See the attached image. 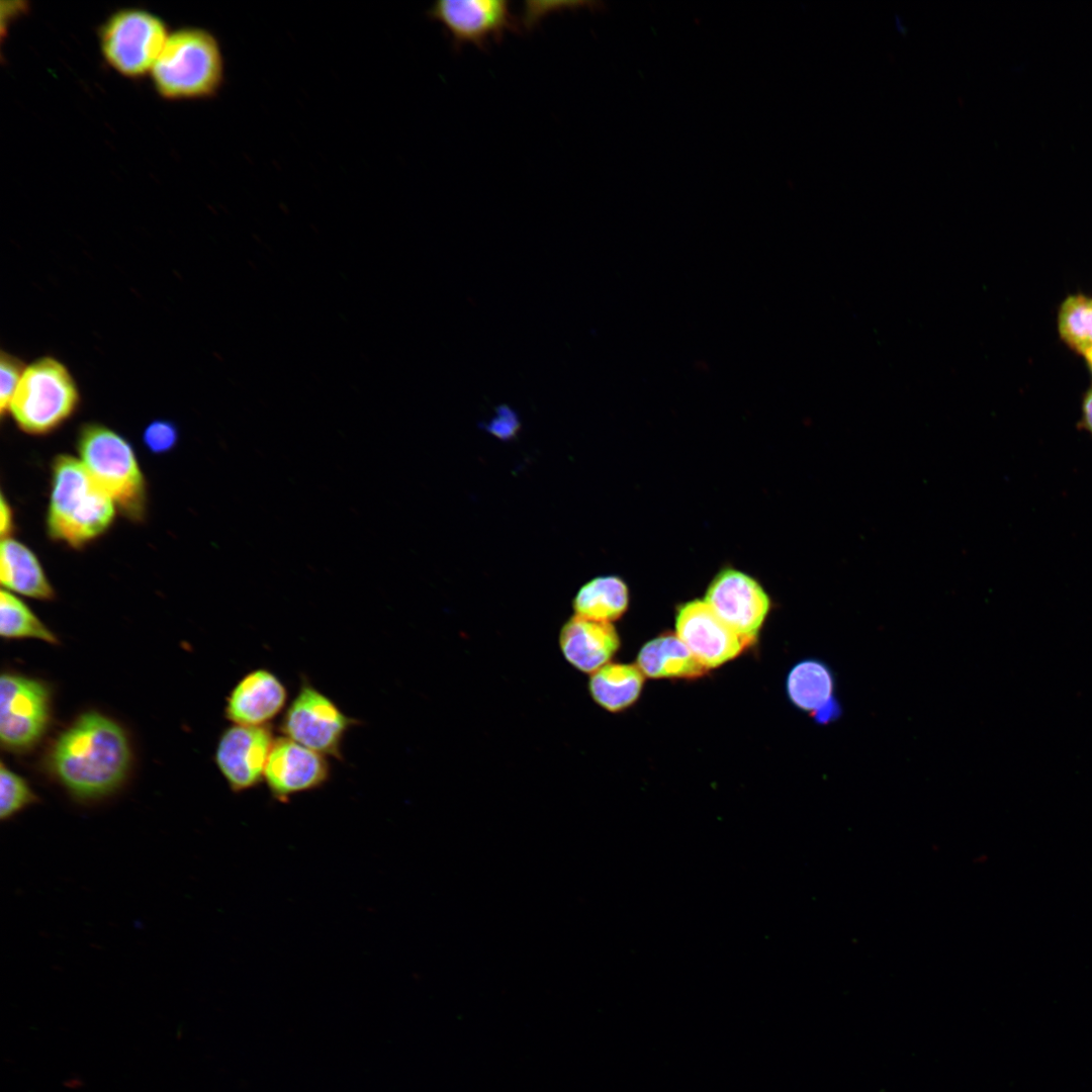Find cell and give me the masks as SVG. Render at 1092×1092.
<instances>
[{
    "label": "cell",
    "instance_id": "obj_23",
    "mask_svg": "<svg viewBox=\"0 0 1092 1092\" xmlns=\"http://www.w3.org/2000/svg\"><path fill=\"white\" fill-rule=\"evenodd\" d=\"M38 802L28 783L2 762L0 765V818L9 821Z\"/></svg>",
    "mask_w": 1092,
    "mask_h": 1092
},
{
    "label": "cell",
    "instance_id": "obj_17",
    "mask_svg": "<svg viewBox=\"0 0 1092 1092\" xmlns=\"http://www.w3.org/2000/svg\"><path fill=\"white\" fill-rule=\"evenodd\" d=\"M637 666L649 678H697L708 670L676 634H662L640 649Z\"/></svg>",
    "mask_w": 1092,
    "mask_h": 1092
},
{
    "label": "cell",
    "instance_id": "obj_25",
    "mask_svg": "<svg viewBox=\"0 0 1092 1092\" xmlns=\"http://www.w3.org/2000/svg\"><path fill=\"white\" fill-rule=\"evenodd\" d=\"M178 433L175 426L167 421H154L144 432L145 445L154 453H164L176 444Z\"/></svg>",
    "mask_w": 1092,
    "mask_h": 1092
},
{
    "label": "cell",
    "instance_id": "obj_10",
    "mask_svg": "<svg viewBox=\"0 0 1092 1092\" xmlns=\"http://www.w3.org/2000/svg\"><path fill=\"white\" fill-rule=\"evenodd\" d=\"M451 35L455 48L472 42L484 48L512 28L514 16L505 0H440L427 11Z\"/></svg>",
    "mask_w": 1092,
    "mask_h": 1092
},
{
    "label": "cell",
    "instance_id": "obj_27",
    "mask_svg": "<svg viewBox=\"0 0 1092 1092\" xmlns=\"http://www.w3.org/2000/svg\"><path fill=\"white\" fill-rule=\"evenodd\" d=\"M1082 423L1084 428L1092 434V387L1087 391L1083 400Z\"/></svg>",
    "mask_w": 1092,
    "mask_h": 1092
},
{
    "label": "cell",
    "instance_id": "obj_6",
    "mask_svg": "<svg viewBox=\"0 0 1092 1092\" xmlns=\"http://www.w3.org/2000/svg\"><path fill=\"white\" fill-rule=\"evenodd\" d=\"M78 402V388L67 367L42 357L25 367L8 412L23 431L46 434L66 421Z\"/></svg>",
    "mask_w": 1092,
    "mask_h": 1092
},
{
    "label": "cell",
    "instance_id": "obj_12",
    "mask_svg": "<svg viewBox=\"0 0 1092 1092\" xmlns=\"http://www.w3.org/2000/svg\"><path fill=\"white\" fill-rule=\"evenodd\" d=\"M274 740L266 725L234 724L221 734L215 762L234 792L249 790L262 782Z\"/></svg>",
    "mask_w": 1092,
    "mask_h": 1092
},
{
    "label": "cell",
    "instance_id": "obj_21",
    "mask_svg": "<svg viewBox=\"0 0 1092 1092\" xmlns=\"http://www.w3.org/2000/svg\"><path fill=\"white\" fill-rule=\"evenodd\" d=\"M0 634L7 639L34 638L51 644L58 638L18 598L5 589L0 594Z\"/></svg>",
    "mask_w": 1092,
    "mask_h": 1092
},
{
    "label": "cell",
    "instance_id": "obj_28",
    "mask_svg": "<svg viewBox=\"0 0 1092 1092\" xmlns=\"http://www.w3.org/2000/svg\"><path fill=\"white\" fill-rule=\"evenodd\" d=\"M12 526V515L9 505L2 497L1 499V534L4 537L8 535Z\"/></svg>",
    "mask_w": 1092,
    "mask_h": 1092
},
{
    "label": "cell",
    "instance_id": "obj_15",
    "mask_svg": "<svg viewBox=\"0 0 1092 1092\" xmlns=\"http://www.w3.org/2000/svg\"><path fill=\"white\" fill-rule=\"evenodd\" d=\"M559 646L569 664L592 674L609 663L620 647V638L611 623L575 615L561 627Z\"/></svg>",
    "mask_w": 1092,
    "mask_h": 1092
},
{
    "label": "cell",
    "instance_id": "obj_22",
    "mask_svg": "<svg viewBox=\"0 0 1092 1092\" xmlns=\"http://www.w3.org/2000/svg\"><path fill=\"white\" fill-rule=\"evenodd\" d=\"M1058 325L1066 344L1084 354L1092 347V298L1069 296L1060 307Z\"/></svg>",
    "mask_w": 1092,
    "mask_h": 1092
},
{
    "label": "cell",
    "instance_id": "obj_14",
    "mask_svg": "<svg viewBox=\"0 0 1092 1092\" xmlns=\"http://www.w3.org/2000/svg\"><path fill=\"white\" fill-rule=\"evenodd\" d=\"M286 700V689L273 672L255 669L231 692L225 716L236 725L264 726L281 712Z\"/></svg>",
    "mask_w": 1092,
    "mask_h": 1092
},
{
    "label": "cell",
    "instance_id": "obj_29",
    "mask_svg": "<svg viewBox=\"0 0 1092 1092\" xmlns=\"http://www.w3.org/2000/svg\"><path fill=\"white\" fill-rule=\"evenodd\" d=\"M1083 355H1084V357L1086 359V362H1087V364H1088V366H1089V368H1090V370L1092 372V347H1090L1087 351H1085V353Z\"/></svg>",
    "mask_w": 1092,
    "mask_h": 1092
},
{
    "label": "cell",
    "instance_id": "obj_3",
    "mask_svg": "<svg viewBox=\"0 0 1092 1092\" xmlns=\"http://www.w3.org/2000/svg\"><path fill=\"white\" fill-rule=\"evenodd\" d=\"M52 477L48 527L53 538L80 547L111 525L115 504L81 461L58 456Z\"/></svg>",
    "mask_w": 1092,
    "mask_h": 1092
},
{
    "label": "cell",
    "instance_id": "obj_1",
    "mask_svg": "<svg viewBox=\"0 0 1092 1092\" xmlns=\"http://www.w3.org/2000/svg\"><path fill=\"white\" fill-rule=\"evenodd\" d=\"M123 729L113 720L87 712L63 731L48 756L51 775L80 804H94L114 795L130 764Z\"/></svg>",
    "mask_w": 1092,
    "mask_h": 1092
},
{
    "label": "cell",
    "instance_id": "obj_7",
    "mask_svg": "<svg viewBox=\"0 0 1092 1092\" xmlns=\"http://www.w3.org/2000/svg\"><path fill=\"white\" fill-rule=\"evenodd\" d=\"M51 717V695L40 680L4 672L0 677V740L8 751L22 752L44 734Z\"/></svg>",
    "mask_w": 1092,
    "mask_h": 1092
},
{
    "label": "cell",
    "instance_id": "obj_18",
    "mask_svg": "<svg viewBox=\"0 0 1092 1092\" xmlns=\"http://www.w3.org/2000/svg\"><path fill=\"white\" fill-rule=\"evenodd\" d=\"M0 579L4 586L37 600H50L54 590L36 556L20 542L7 537L0 549Z\"/></svg>",
    "mask_w": 1092,
    "mask_h": 1092
},
{
    "label": "cell",
    "instance_id": "obj_2",
    "mask_svg": "<svg viewBox=\"0 0 1092 1092\" xmlns=\"http://www.w3.org/2000/svg\"><path fill=\"white\" fill-rule=\"evenodd\" d=\"M149 77L155 92L167 101L216 97L225 82V61L219 39L200 26L171 31Z\"/></svg>",
    "mask_w": 1092,
    "mask_h": 1092
},
{
    "label": "cell",
    "instance_id": "obj_20",
    "mask_svg": "<svg viewBox=\"0 0 1092 1092\" xmlns=\"http://www.w3.org/2000/svg\"><path fill=\"white\" fill-rule=\"evenodd\" d=\"M628 587L614 575L599 576L583 584L576 593L572 608L576 616L611 623L627 610Z\"/></svg>",
    "mask_w": 1092,
    "mask_h": 1092
},
{
    "label": "cell",
    "instance_id": "obj_16",
    "mask_svg": "<svg viewBox=\"0 0 1092 1092\" xmlns=\"http://www.w3.org/2000/svg\"><path fill=\"white\" fill-rule=\"evenodd\" d=\"M787 694L800 710L811 713L821 723L835 719L840 712L834 699V678L829 667L816 659H806L793 666L787 676Z\"/></svg>",
    "mask_w": 1092,
    "mask_h": 1092
},
{
    "label": "cell",
    "instance_id": "obj_4",
    "mask_svg": "<svg viewBox=\"0 0 1092 1092\" xmlns=\"http://www.w3.org/2000/svg\"><path fill=\"white\" fill-rule=\"evenodd\" d=\"M165 20L143 7L111 12L97 28L104 63L119 76L139 80L150 76L169 37Z\"/></svg>",
    "mask_w": 1092,
    "mask_h": 1092
},
{
    "label": "cell",
    "instance_id": "obj_11",
    "mask_svg": "<svg viewBox=\"0 0 1092 1092\" xmlns=\"http://www.w3.org/2000/svg\"><path fill=\"white\" fill-rule=\"evenodd\" d=\"M675 631L707 669L735 658L749 646L701 600L680 606L675 617Z\"/></svg>",
    "mask_w": 1092,
    "mask_h": 1092
},
{
    "label": "cell",
    "instance_id": "obj_19",
    "mask_svg": "<svg viewBox=\"0 0 1092 1092\" xmlns=\"http://www.w3.org/2000/svg\"><path fill=\"white\" fill-rule=\"evenodd\" d=\"M643 682L644 674L637 665L609 662L590 674L588 691L599 706L617 713L638 700Z\"/></svg>",
    "mask_w": 1092,
    "mask_h": 1092
},
{
    "label": "cell",
    "instance_id": "obj_24",
    "mask_svg": "<svg viewBox=\"0 0 1092 1092\" xmlns=\"http://www.w3.org/2000/svg\"><path fill=\"white\" fill-rule=\"evenodd\" d=\"M25 367L14 356L2 353L0 361V411L4 415L22 378Z\"/></svg>",
    "mask_w": 1092,
    "mask_h": 1092
},
{
    "label": "cell",
    "instance_id": "obj_26",
    "mask_svg": "<svg viewBox=\"0 0 1092 1092\" xmlns=\"http://www.w3.org/2000/svg\"><path fill=\"white\" fill-rule=\"evenodd\" d=\"M520 425L518 413L508 404H499L495 407V414L487 422L485 428L499 438H509L516 434Z\"/></svg>",
    "mask_w": 1092,
    "mask_h": 1092
},
{
    "label": "cell",
    "instance_id": "obj_5",
    "mask_svg": "<svg viewBox=\"0 0 1092 1092\" xmlns=\"http://www.w3.org/2000/svg\"><path fill=\"white\" fill-rule=\"evenodd\" d=\"M78 450L85 469L114 504L127 517L142 519L145 481L130 445L114 431L90 424L80 432Z\"/></svg>",
    "mask_w": 1092,
    "mask_h": 1092
},
{
    "label": "cell",
    "instance_id": "obj_8",
    "mask_svg": "<svg viewBox=\"0 0 1092 1092\" xmlns=\"http://www.w3.org/2000/svg\"><path fill=\"white\" fill-rule=\"evenodd\" d=\"M354 723L330 698L304 684L286 709L280 731L315 752L340 758L343 737Z\"/></svg>",
    "mask_w": 1092,
    "mask_h": 1092
},
{
    "label": "cell",
    "instance_id": "obj_9",
    "mask_svg": "<svg viewBox=\"0 0 1092 1092\" xmlns=\"http://www.w3.org/2000/svg\"><path fill=\"white\" fill-rule=\"evenodd\" d=\"M717 616L749 645L769 611V599L749 575L726 568L709 585L705 600Z\"/></svg>",
    "mask_w": 1092,
    "mask_h": 1092
},
{
    "label": "cell",
    "instance_id": "obj_13",
    "mask_svg": "<svg viewBox=\"0 0 1092 1092\" xmlns=\"http://www.w3.org/2000/svg\"><path fill=\"white\" fill-rule=\"evenodd\" d=\"M329 774L325 755L284 736L274 740L264 779L274 798L284 802L322 786Z\"/></svg>",
    "mask_w": 1092,
    "mask_h": 1092
}]
</instances>
